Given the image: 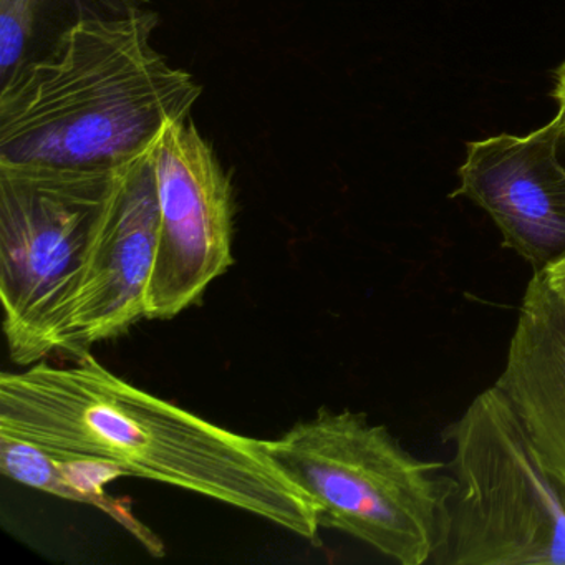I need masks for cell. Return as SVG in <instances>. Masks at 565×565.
I'll list each match as a JSON object with an SVG mask.
<instances>
[{"label": "cell", "mask_w": 565, "mask_h": 565, "mask_svg": "<svg viewBox=\"0 0 565 565\" xmlns=\"http://www.w3.org/2000/svg\"><path fill=\"white\" fill-rule=\"evenodd\" d=\"M150 0H0V82L87 21L125 19Z\"/></svg>", "instance_id": "11"}, {"label": "cell", "mask_w": 565, "mask_h": 565, "mask_svg": "<svg viewBox=\"0 0 565 565\" xmlns=\"http://www.w3.org/2000/svg\"><path fill=\"white\" fill-rule=\"evenodd\" d=\"M552 97L557 102V114L562 115V118L565 120V62L555 71Z\"/></svg>", "instance_id": "13"}, {"label": "cell", "mask_w": 565, "mask_h": 565, "mask_svg": "<svg viewBox=\"0 0 565 565\" xmlns=\"http://www.w3.org/2000/svg\"><path fill=\"white\" fill-rule=\"evenodd\" d=\"M539 273H541L542 279H544L545 286L551 289V292L565 302V254L548 263Z\"/></svg>", "instance_id": "12"}, {"label": "cell", "mask_w": 565, "mask_h": 565, "mask_svg": "<svg viewBox=\"0 0 565 565\" xmlns=\"http://www.w3.org/2000/svg\"><path fill=\"white\" fill-rule=\"evenodd\" d=\"M0 471L29 488L100 509L134 535L148 554L163 557V541L137 518L131 499L115 498L105 489L114 479L128 476L120 466L51 451L28 439L0 433Z\"/></svg>", "instance_id": "10"}, {"label": "cell", "mask_w": 565, "mask_h": 565, "mask_svg": "<svg viewBox=\"0 0 565 565\" xmlns=\"http://www.w3.org/2000/svg\"><path fill=\"white\" fill-rule=\"evenodd\" d=\"M494 386L565 494V302L545 286L541 273H534L522 297Z\"/></svg>", "instance_id": "9"}, {"label": "cell", "mask_w": 565, "mask_h": 565, "mask_svg": "<svg viewBox=\"0 0 565 565\" xmlns=\"http://www.w3.org/2000/svg\"><path fill=\"white\" fill-rule=\"evenodd\" d=\"M446 441L455 492L436 561L565 565V494L498 386L469 403Z\"/></svg>", "instance_id": "5"}, {"label": "cell", "mask_w": 565, "mask_h": 565, "mask_svg": "<svg viewBox=\"0 0 565 565\" xmlns=\"http://www.w3.org/2000/svg\"><path fill=\"white\" fill-rule=\"evenodd\" d=\"M564 140L565 120L557 114L524 137L472 141L451 193L481 207L501 233L502 246L534 273L565 254V167L558 161Z\"/></svg>", "instance_id": "8"}, {"label": "cell", "mask_w": 565, "mask_h": 565, "mask_svg": "<svg viewBox=\"0 0 565 565\" xmlns=\"http://www.w3.org/2000/svg\"><path fill=\"white\" fill-rule=\"evenodd\" d=\"M153 160L160 226L147 319L168 320L200 302L233 266L234 194L190 118L168 125Z\"/></svg>", "instance_id": "6"}, {"label": "cell", "mask_w": 565, "mask_h": 565, "mask_svg": "<svg viewBox=\"0 0 565 565\" xmlns=\"http://www.w3.org/2000/svg\"><path fill=\"white\" fill-rule=\"evenodd\" d=\"M153 150L117 171L92 234L71 313L77 356L147 319L160 226Z\"/></svg>", "instance_id": "7"}, {"label": "cell", "mask_w": 565, "mask_h": 565, "mask_svg": "<svg viewBox=\"0 0 565 565\" xmlns=\"http://www.w3.org/2000/svg\"><path fill=\"white\" fill-rule=\"evenodd\" d=\"M157 12L87 21L0 82V163L115 171L190 118L201 85L151 38Z\"/></svg>", "instance_id": "2"}, {"label": "cell", "mask_w": 565, "mask_h": 565, "mask_svg": "<svg viewBox=\"0 0 565 565\" xmlns=\"http://www.w3.org/2000/svg\"><path fill=\"white\" fill-rule=\"evenodd\" d=\"M115 171L0 163V300L18 365L71 352V313Z\"/></svg>", "instance_id": "4"}, {"label": "cell", "mask_w": 565, "mask_h": 565, "mask_svg": "<svg viewBox=\"0 0 565 565\" xmlns=\"http://www.w3.org/2000/svg\"><path fill=\"white\" fill-rule=\"evenodd\" d=\"M0 433L114 462L128 476L216 499L319 544L316 505L274 462L266 439L221 428L125 382L88 350L71 366L42 360L2 373Z\"/></svg>", "instance_id": "1"}, {"label": "cell", "mask_w": 565, "mask_h": 565, "mask_svg": "<svg viewBox=\"0 0 565 565\" xmlns=\"http://www.w3.org/2000/svg\"><path fill=\"white\" fill-rule=\"evenodd\" d=\"M284 475L339 529L402 565H423L445 541L455 479L448 465L412 455L363 413L322 408L266 439Z\"/></svg>", "instance_id": "3"}]
</instances>
